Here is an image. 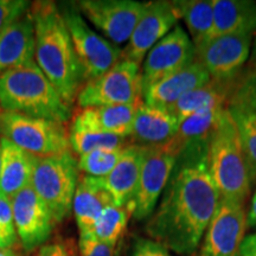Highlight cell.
Wrapping results in <instances>:
<instances>
[{
    "mask_svg": "<svg viewBox=\"0 0 256 256\" xmlns=\"http://www.w3.org/2000/svg\"><path fill=\"white\" fill-rule=\"evenodd\" d=\"M212 36L232 34H256V2L250 0H212Z\"/></svg>",
    "mask_w": 256,
    "mask_h": 256,
    "instance_id": "cb8c5ba5",
    "label": "cell"
},
{
    "mask_svg": "<svg viewBox=\"0 0 256 256\" xmlns=\"http://www.w3.org/2000/svg\"><path fill=\"white\" fill-rule=\"evenodd\" d=\"M132 256H176L158 242L151 238H138L134 243Z\"/></svg>",
    "mask_w": 256,
    "mask_h": 256,
    "instance_id": "d590c367",
    "label": "cell"
},
{
    "mask_svg": "<svg viewBox=\"0 0 256 256\" xmlns=\"http://www.w3.org/2000/svg\"><path fill=\"white\" fill-rule=\"evenodd\" d=\"M80 179L78 159L72 150L60 154L37 158L31 186L46 202L56 222L70 215Z\"/></svg>",
    "mask_w": 256,
    "mask_h": 256,
    "instance_id": "5b68a950",
    "label": "cell"
},
{
    "mask_svg": "<svg viewBox=\"0 0 256 256\" xmlns=\"http://www.w3.org/2000/svg\"><path fill=\"white\" fill-rule=\"evenodd\" d=\"M124 148H102L95 150L86 154L78 156V166L80 172L95 178H104L112 172Z\"/></svg>",
    "mask_w": 256,
    "mask_h": 256,
    "instance_id": "f546056e",
    "label": "cell"
},
{
    "mask_svg": "<svg viewBox=\"0 0 256 256\" xmlns=\"http://www.w3.org/2000/svg\"><path fill=\"white\" fill-rule=\"evenodd\" d=\"M0 194L11 200L18 192L31 185L37 156L25 152L5 138H0Z\"/></svg>",
    "mask_w": 256,
    "mask_h": 256,
    "instance_id": "7402d4cb",
    "label": "cell"
},
{
    "mask_svg": "<svg viewBox=\"0 0 256 256\" xmlns=\"http://www.w3.org/2000/svg\"><path fill=\"white\" fill-rule=\"evenodd\" d=\"M248 226L252 228H256V190L252 194L250 206L248 210Z\"/></svg>",
    "mask_w": 256,
    "mask_h": 256,
    "instance_id": "74e56055",
    "label": "cell"
},
{
    "mask_svg": "<svg viewBox=\"0 0 256 256\" xmlns=\"http://www.w3.org/2000/svg\"><path fill=\"white\" fill-rule=\"evenodd\" d=\"M226 107L238 128L252 185H254L256 184V113L244 104L232 98Z\"/></svg>",
    "mask_w": 256,
    "mask_h": 256,
    "instance_id": "484cf974",
    "label": "cell"
},
{
    "mask_svg": "<svg viewBox=\"0 0 256 256\" xmlns=\"http://www.w3.org/2000/svg\"><path fill=\"white\" fill-rule=\"evenodd\" d=\"M252 62H254V70H256V48L254 51V56H252Z\"/></svg>",
    "mask_w": 256,
    "mask_h": 256,
    "instance_id": "ab89813d",
    "label": "cell"
},
{
    "mask_svg": "<svg viewBox=\"0 0 256 256\" xmlns=\"http://www.w3.org/2000/svg\"><path fill=\"white\" fill-rule=\"evenodd\" d=\"M30 8L26 0H0V38Z\"/></svg>",
    "mask_w": 256,
    "mask_h": 256,
    "instance_id": "d6a6232c",
    "label": "cell"
},
{
    "mask_svg": "<svg viewBox=\"0 0 256 256\" xmlns=\"http://www.w3.org/2000/svg\"><path fill=\"white\" fill-rule=\"evenodd\" d=\"M78 243L80 256H118L116 247L101 242L92 234L80 236Z\"/></svg>",
    "mask_w": 256,
    "mask_h": 256,
    "instance_id": "e575fe53",
    "label": "cell"
},
{
    "mask_svg": "<svg viewBox=\"0 0 256 256\" xmlns=\"http://www.w3.org/2000/svg\"><path fill=\"white\" fill-rule=\"evenodd\" d=\"M32 256H80L78 243L72 238H55L44 243Z\"/></svg>",
    "mask_w": 256,
    "mask_h": 256,
    "instance_id": "836d02e7",
    "label": "cell"
},
{
    "mask_svg": "<svg viewBox=\"0 0 256 256\" xmlns=\"http://www.w3.org/2000/svg\"><path fill=\"white\" fill-rule=\"evenodd\" d=\"M0 107L2 112L60 124L72 118V107L64 102L34 60L0 75Z\"/></svg>",
    "mask_w": 256,
    "mask_h": 256,
    "instance_id": "3957f363",
    "label": "cell"
},
{
    "mask_svg": "<svg viewBox=\"0 0 256 256\" xmlns=\"http://www.w3.org/2000/svg\"><path fill=\"white\" fill-rule=\"evenodd\" d=\"M232 98H235L256 113V70L241 72Z\"/></svg>",
    "mask_w": 256,
    "mask_h": 256,
    "instance_id": "1f68e13d",
    "label": "cell"
},
{
    "mask_svg": "<svg viewBox=\"0 0 256 256\" xmlns=\"http://www.w3.org/2000/svg\"><path fill=\"white\" fill-rule=\"evenodd\" d=\"M112 204H115V202L104 188L101 178L90 176L80 177L72 202V210L80 236L92 235L101 212Z\"/></svg>",
    "mask_w": 256,
    "mask_h": 256,
    "instance_id": "d6986e66",
    "label": "cell"
},
{
    "mask_svg": "<svg viewBox=\"0 0 256 256\" xmlns=\"http://www.w3.org/2000/svg\"><path fill=\"white\" fill-rule=\"evenodd\" d=\"M208 168L220 198L247 202L252 185L238 128L228 107L223 110L208 144Z\"/></svg>",
    "mask_w": 256,
    "mask_h": 256,
    "instance_id": "277c9868",
    "label": "cell"
},
{
    "mask_svg": "<svg viewBox=\"0 0 256 256\" xmlns=\"http://www.w3.org/2000/svg\"><path fill=\"white\" fill-rule=\"evenodd\" d=\"M145 153L146 147L130 144L110 174L101 178L116 206H127L133 200Z\"/></svg>",
    "mask_w": 256,
    "mask_h": 256,
    "instance_id": "ffe728a7",
    "label": "cell"
},
{
    "mask_svg": "<svg viewBox=\"0 0 256 256\" xmlns=\"http://www.w3.org/2000/svg\"><path fill=\"white\" fill-rule=\"evenodd\" d=\"M11 200L0 194V249L8 250L17 242Z\"/></svg>",
    "mask_w": 256,
    "mask_h": 256,
    "instance_id": "4dcf8cb0",
    "label": "cell"
},
{
    "mask_svg": "<svg viewBox=\"0 0 256 256\" xmlns=\"http://www.w3.org/2000/svg\"><path fill=\"white\" fill-rule=\"evenodd\" d=\"M34 26L28 10L0 38V75L16 66L34 62Z\"/></svg>",
    "mask_w": 256,
    "mask_h": 256,
    "instance_id": "44dd1931",
    "label": "cell"
},
{
    "mask_svg": "<svg viewBox=\"0 0 256 256\" xmlns=\"http://www.w3.org/2000/svg\"><path fill=\"white\" fill-rule=\"evenodd\" d=\"M179 122L168 110L142 102L138 107L130 136V144L146 148L168 145L177 136Z\"/></svg>",
    "mask_w": 256,
    "mask_h": 256,
    "instance_id": "ac0fdd59",
    "label": "cell"
},
{
    "mask_svg": "<svg viewBox=\"0 0 256 256\" xmlns=\"http://www.w3.org/2000/svg\"><path fill=\"white\" fill-rule=\"evenodd\" d=\"M226 107L202 110L186 118L179 124L177 136L172 142L177 145L179 150L191 144L209 142L211 134L215 130L220 114Z\"/></svg>",
    "mask_w": 256,
    "mask_h": 256,
    "instance_id": "4316f807",
    "label": "cell"
},
{
    "mask_svg": "<svg viewBox=\"0 0 256 256\" xmlns=\"http://www.w3.org/2000/svg\"><path fill=\"white\" fill-rule=\"evenodd\" d=\"M238 80L232 82H218L211 80L208 84L185 94L168 110L174 114L180 124L186 118L202 110L226 107L235 90Z\"/></svg>",
    "mask_w": 256,
    "mask_h": 256,
    "instance_id": "603a6c76",
    "label": "cell"
},
{
    "mask_svg": "<svg viewBox=\"0 0 256 256\" xmlns=\"http://www.w3.org/2000/svg\"><path fill=\"white\" fill-rule=\"evenodd\" d=\"M58 8L72 37L84 83L100 78L119 62L122 49L96 34L84 20L76 2H63Z\"/></svg>",
    "mask_w": 256,
    "mask_h": 256,
    "instance_id": "8992f818",
    "label": "cell"
},
{
    "mask_svg": "<svg viewBox=\"0 0 256 256\" xmlns=\"http://www.w3.org/2000/svg\"><path fill=\"white\" fill-rule=\"evenodd\" d=\"M133 216L132 208L127 206L112 204L102 211L96 220L92 235L106 244L116 247L127 229L130 217Z\"/></svg>",
    "mask_w": 256,
    "mask_h": 256,
    "instance_id": "83f0119b",
    "label": "cell"
},
{
    "mask_svg": "<svg viewBox=\"0 0 256 256\" xmlns=\"http://www.w3.org/2000/svg\"><path fill=\"white\" fill-rule=\"evenodd\" d=\"M196 60V46L182 25L160 40L148 51L142 66V94L154 83L186 68Z\"/></svg>",
    "mask_w": 256,
    "mask_h": 256,
    "instance_id": "4fadbf2b",
    "label": "cell"
},
{
    "mask_svg": "<svg viewBox=\"0 0 256 256\" xmlns=\"http://www.w3.org/2000/svg\"><path fill=\"white\" fill-rule=\"evenodd\" d=\"M238 256H256V232L246 236Z\"/></svg>",
    "mask_w": 256,
    "mask_h": 256,
    "instance_id": "8d00e7d4",
    "label": "cell"
},
{
    "mask_svg": "<svg viewBox=\"0 0 256 256\" xmlns=\"http://www.w3.org/2000/svg\"><path fill=\"white\" fill-rule=\"evenodd\" d=\"M0 168H2V144H0Z\"/></svg>",
    "mask_w": 256,
    "mask_h": 256,
    "instance_id": "60d3db41",
    "label": "cell"
},
{
    "mask_svg": "<svg viewBox=\"0 0 256 256\" xmlns=\"http://www.w3.org/2000/svg\"><path fill=\"white\" fill-rule=\"evenodd\" d=\"M252 36L244 32L211 38L196 48V60L214 81H235L250 55Z\"/></svg>",
    "mask_w": 256,
    "mask_h": 256,
    "instance_id": "7c38bea8",
    "label": "cell"
},
{
    "mask_svg": "<svg viewBox=\"0 0 256 256\" xmlns=\"http://www.w3.org/2000/svg\"><path fill=\"white\" fill-rule=\"evenodd\" d=\"M248 226L246 203L220 198L196 256H238Z\"/></svg>",
    "mask_w": 256,
    "mask_h": 256,
    "instance_id": "30bf717a",
    "label": "cell"
},
{
    "mask_svg": "<svg viewBox=\"0 0 256 256\" xmlns=\"http://www.w3.org/2000/svg\"><path fill=\"white\" fill-rule=\"evenodd\" d=\"M16 232L24 250H36L48 242L56 220L46 202L28 186L11 198Z\"/></svg>",
    "mask_w": 256,
    "mask_h": 256,
    "instance_id": "5bb4252c",
    "label": "cell"
},
{
    "mask_svg": "<svg viewBox=\"0 0 256 256\" xmlns=\"http://www.w3.org/2000/svg\"><path fill=\"white\" fill-rule=\"evenodd\" d=\"M208 144L184 146L146 232L172 254H196L220 194L208 168Z\"/></svg>",
    "mask_w": 256,
    "mask_h": 256,
    "instance_id": "6da1fadb",
    "label": "cell"
},
{
    "mask_svg": "<svg viewBox=\"0 0 256 256\" xmlns=\"http://www.w3.org/2000/svg\"><path fill=\"white\" fill-rule=\"evenodd\" d=\"M30 14L36 40L34 62L72 107L84 80L58 5L54 2H36L31 5Z\"/></svg>",
    "mask_w": 256,
    "mask_h": 256,
    "instance_id": "7a4b0ae2",
    "label": "cell"
},
{
    "mask_svg": "<svg viewBox=\"0 0 256 256\" xmlns=\"http://www.w3.org/2000/svg\"><path fill=\"white\" fill-rule=\"evenodd\" d=\"M211 81L210 75L196 60L186 68L154 83L142 94V101L152 107L168 110L179 98Z\"/></svg>",
    "mask_w": 256,
    "mask_h": 256,
    "instance_id": "2e32d148",
    "label": "cell"
},
{
    "mask_svg": "<svg viewBox=\"0 0 256 256\" xmlns=\"http://www.w3.org/2000/svg\"><path fill=\"white\" fill-rule=\"evenodd\" d=\"M142 101L130 104L83 108L74 116L70 130L115 134L130 138L134 118Z\"/></svg>",
    "mask_w": 256,
    "mask_h": 256,
    "instance_id": "e0dca14e",
    "label": "cell"
},
{
    "mask_svg": "<svg viewBox=\"0 0 256 256\" xmlns=\"http://www.w3.org/2000/svg\"><path fill=\"white\" fill-rule=\"evenodd\" d=\"M142 100V68L126 60H120L100 78L84 83L76 98L81 110L130 104Z\"/></svg>",
    "mask_w": 256,
    "mask_h": 256,
    "instance_id": "ba28073f",
    "label": "cell"
},
{
    "mask_svg": "<svg viewBox=\"0 0 256 256\" xmlns=\"http://www.w3.org/2000/svg\"><path fill=\"white\" fill-rule=\"evenodd\" d=\"M179 16L174 2H150L132 36L121 52V60L142 66L148 51L178 25Z\"/></svg>",
    "mask_w": 256,
    "mask_h": 256,
    "instance_id": "9a60e30c",
    "label": "cell"
},
{
    "mask_svg": "<svg viewBox=\"0 0 256 256\" xmlns=\"http://www.w3.org/2000/svg\"><path fill=\"white\" fill-rule=\"evenodd\" d=\"M179 20H183L194 46L198 48L211 40L214 30L212 0L174 2Z\"/></svg>",
    "mask_w": 256,
    "mask_h": 256,
    "instance_id": "d4e9b609",
    "label": "cell"
},
{
    "mask_svg": "<svg viewBox=\"0 0 256 256\" xmlns=\"http://www.w3.org/2000/svg\"><path fill=\"white\" fill-rule=\"evenodd\" d=\"M150 2L82 0L76 2L82 16L115 46L127 43Z\"/></svg>",
    "mask_w": 256,
    "mask_h": 256,
    "instance_id": "8fae6325",
    "label": "cell"
},
{
    "mask_svg": "<svg viewBox=\"0 0 256 256\" xmlns=\"http://www.w3.org/2000/svg\"><path fill=\"white\" fill-rule=\"evenodd\" d=\"M0 256H18L14 252H12L11 249H8V250H2L0 249Z\"/></svg>",
    "mask_w": 256,
    "mask_h": 256,
    "instance_id": "f35d334b",
    "label": "cell"
},
{
    "mask_svg": "<svg viewBox=\"0 0 256 256\" xmlns=\"http://www.w3.org/2000/svg\"><path fill=\"white\" fill-rule=\"evenodd\" d=\"M180 150L174 142L162 147L146 148L136 191L130 206L136 220L152 215L164 192Z\"/></svg>",
    "mask_w": 256,
    "mask_h": 256,
    "instance_id": "9c48e42d",
    "label": "cell"
},
{
    "mask_svg": "<svg viewBox=\"0 0 256 256\" xmlns=\"http://www.w3.org/2000/svg\"><path fill=\"white\" fill-rule=\"evenodd\" d=\"M0 134L37 158L56 156L70 150L69 133L64 124L40 118L2 112Z\"/></svg>",
    "mask_w": 256,
    "mask_h": 256,
    "instance_id": "52a82bcc",
    "label": "cell"
},
{
    "mask_svg": "<svg viewBox=\"0 0 256 256\" xmlns=\"http://www.w3.org/2000/svg\"><path fill=\"white\" fill-rule=\"evenodd\" d=\"M130 144V138L115 134L92 132V130H69V146L78 156L86 154L95 150L124 148Z\"/></svg>",
    "mask_w": 256,
    "mask_h": 256,
    "instance_id": "f1b7e54d",
    "label": "cell"
}]
</instances>
